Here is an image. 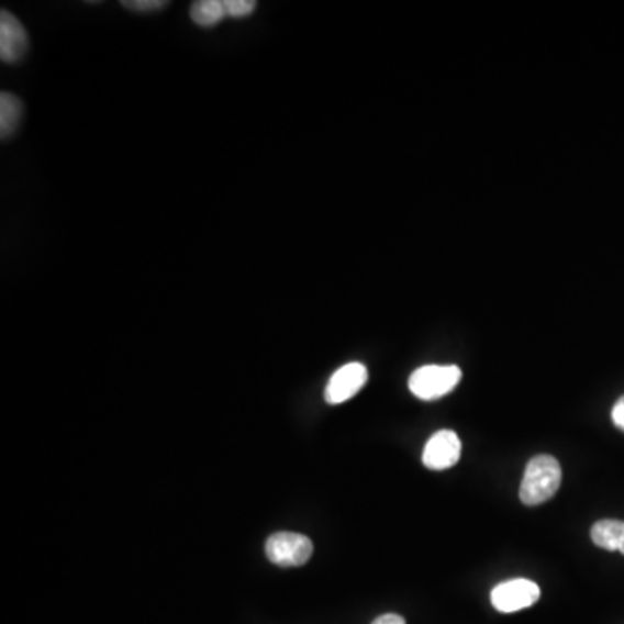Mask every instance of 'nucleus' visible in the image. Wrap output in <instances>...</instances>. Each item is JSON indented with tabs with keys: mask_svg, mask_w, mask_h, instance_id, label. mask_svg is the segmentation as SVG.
Returning a JSON list of instances; mask_svg holds the SVG:
<instances>
[{
	"mask_svg": "<svg viewBox=\"0 0 624 624\" xmlns=\"http://www.w3.org/2000/svg\"><path fill=\"white\" fill-rule=\"evenodd\" d=\"M560 482H562V468L557 458L550 455L534 456L527 464L519 497L524 505H542L555 497Z\"/></svg>",
	"mask_w": 624,
	"mask_h": 624,
	"instance_id": "obj_1",
	"label": "nucleus"
},
{
	"mask_svg": "<svg viewBox=\"0 0 624 624\" xmlns=\"http://www.w3.org/2000/svg\"><path fill=\"white\" fill-rule=\"evenodd\" d=\"M461 370L458 366L428 365L413 371L410 377L411 392L422 401H434L449 394L460 383Z\"/></svg>",
	"mask_w": 624,
	"mask_h": 624,
	"instance_id": "obj_2",
	"label": "nucleus"
},
{
	"mask_svg": "<svg viewBox=\"0 0 624 624\" xmlns=\"http://www.w3.org/2000/svg\"><path fill=\"white\" fill-rule=\"evenodd\" d=\"M311 539L299 533H276L266 542L267 559L280 567L304 566L312 557Z\"/></svg>",
	"mask_w": 624,
	"mask_h": 624,
	"instance_id": "obj_3",
	"label": "nucleus"
},
{
	"mask_svg": "<svg viewBox=\"0 0 624 624\" xmlns=\"http://www.w3.org/2000/svg\"><path fill=\"white\" fill-rule=\"evenodd\" d=\"M538 584L531 579L517 578L497 584L491 592V604L503 614L531 608L539 600Z\"/></svg>",
	"mask_w": 624,
	"mask_h": 624,
	"instance_id": "obj_4",
	"label": "nucleus"
},
{
	"mask_svg": "<svg viewBox=\"0 0 624 624\" xmlns=\"http://www.w3.org/2000/svg\"><path fill=\"white\" fill-rule=\"evenodd\" d=\"M368 382V370L363 363H349L342 366L330 378L325 389V399L328 404H342L358 394Z\"/></svg>",
	"mask_w": 624,
	"mask_h": 624,
	"instance_id": "obj_5",
	"label": "nucleus"
},
{
	"mask_svg": "<svg viewBox=\"0 0 624 624\" xmlns=\"http://www.w3.org/2000/svg\"><path fill=\"white\" fill-rule=\"evenodd\" d=\"M461 455V443L453 431H439L428 439L423 448L422 461L431 470H446L458 464Z\"/></svg>",
	"mask_w": 624,
	"mask_h": 624,
	"instance_id": "obj_6",
	"label": "nucleus"
},
{
	"mask_svg": "<svg viewBox=\"0 0 624 624\" xmlns=\"http://www.w3.org/2000/svg\"><path fill=\"white\" fill-rule=\"evenodd\" d=\"M29 49V35L14 14L0 13V58L4 63H18Z\"/></svg>",
	"mask_w": 624,
	"mask_h": 624,
	"instance_id": "obj_7",
	"label": "nucleus"
},
{
	"mask_svg": "<svg viewBox=\"0 0 624 624\" xmlns=\"http://www.w3.org/2000/svg\"><path fill=\"white\" fill-rule=\"evenodd\" d=\"M592 539L597 546L609 551H621L624 555V522L599 521L592 527Z\"/></svg>",
	"mask_w": 624,
	"mask_h": 624,
	"instance_id": "obj_8",
	"label": "nucleus"
},
{
	"mask_svg": "<svg viewBox=\"0 0 624 624\" xmlns=\"http://www.w3.org/2000/svg\"><path fill=\"white\" fill-rule=\"evenodd\" d=\"M23 119V103L11 92L0 94V136L2 140L13 136Z\"/></svg>",
	"mask_w": 624,
	"mask_h": 624,
	"instance_id": "obj_9",
	"label": "nucleus"
},
{
	"mask_svg": "<svg viewBox=\"0 0 624 624\" xmlns=\"http://www.w3.org/2000/svg\"><path fill=\"white\" fill-rule=\"evenodd\" d=\"M226 18V8L222 0H198L191 5V20L198 26H215Z\"/></svg>",
	"mask_w": 624,
	"mask_h": 624,
	"instance_id": "obj_10",
	"label": "nucleus"
},
{
	"mask_svg": "<svg viewBox=\"0 0 624 624\" xmlns=\"http://www.w3.org/2000/svg\"><path fill=\"white\" fill-rule=\"evenodd\" d=\"M224 8H226V16L238 20V18L250 16L257 8V2H254V0H224Z\"/></svg>",
	"mask_w": 624,
	"mask_h": 624,
	"instance_id": "obj_11",
	"label": "nucleus"
},
{
	"mask_svg": "<svg viewBox=\"0 0 624 624\" xmlns=\"http://www.w3.org/2000/svg\"><path fill=\"white\" fill-rule=\"evenodd\" d=\"M122 5L131 9L134 13H153V11L167 8L169 2H165V0H124Z\"/></svg>",
	"mask_w": 624,
	"mask_h": 624,
	"instance_id": "obj_12",
	"label": "nucleus"
},
{
	"mask_svg": "<svg viewBox=\"0 0 624 624\" xmlns=\"http://www.w3.org/2000/svg\"><path fill=\"white\" fill-rule=\"evenodd\" d=\"M612 422L624 432V395L612 408Z\"/></svg>",
	"mask_w": 624,
	"mask_h": 624,
	"instance_id": "obj_13",
	"label": "nucleus"
},
{
	"mask_svg": "<svg viewBox=\"0 0 624 624\" xmlns=\"http://www.w3.org/2000/svg\"><path fill=\"white\" fill-rule=\"evenodd\" d=\"M371 624H406V621L398 616V614H383V616L377 617Z\"/></svg>",
	"mask_w": 624,
	"mask_h": 624,
	"instance_id": "obj_14",
	"label": "nucleus"
}]
</instances>
